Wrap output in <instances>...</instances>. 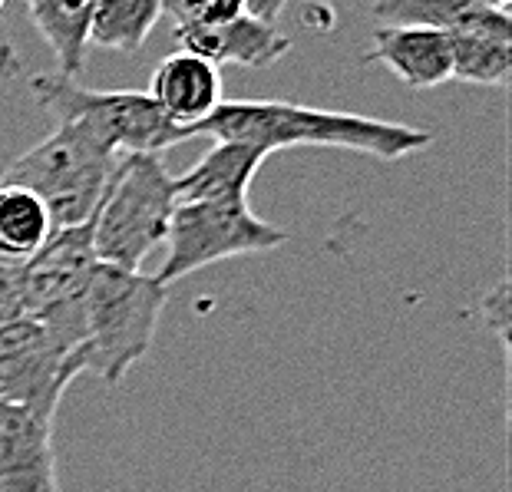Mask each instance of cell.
<instances>
[{
  "label": "cell",
  "mask_w": 512,
  "mask_h": 492,
  "mask_svg": "<svg viewBox=\"0 0 512 492\" xmlns=\"http://www.w3.org/2000/svg\"><path fill=\"white\" fill-rule=\"evenodd\" d=\"M53 222L47 209L24 189L0 185V261L24 265L50 242Z\"/></svg>",
  "instance_id": "2e32d148"
},
{
  "label": "cell",
  "mask_w": 512,
  "mask_h": 492,
  "mask_svg": "<svg viewBox=\"0 0 512 492\" xmlns=\"http://www.w3.org/2000/svg\"><path fill=\"white\" fill-rule=\"evenodd\" d=\"M24 317V265L0 261V327Z\"/></svg>",
  "instance_id": "d6986e66"
},
{
  "label": "cell",
  "mask_w": 512,
  "mask_h": 492,
  "mask_svg": "<svg viewBox=\"0 0 512 492\" xmlns=\"http://www.w3.org/2000/svg\"><path fill=\"white\" fill-rule=\"evenodd\" d=\"M195 136H212L215 142H242V146L261 149L265 156L294 146H331L384 162L407 159L433 142V133L417 126L281 100L219 103V109L205 123L195 126Z\"/></svg>",
  "instance_id": "6da1fadb"
},
{
  "label": "cell",
  "mask_w": 512,
  "mask_h": 492,
  "mask_svg": "<svg viewBox=\"0 0 512 492\" xmlns=\"http://www.w3.org/2000/svg\"><path fill=\"white\" fill-rule=\"evenodd\" d=\"M172 209H176V195L162 159L123 156L90 222L96 261L119 271H139L156 245L166 242Z\"/></svg>",
  "instance_id": "277c9868"
},
{
  "label": "cell",
  "mask_w": 512,
  "mask_h": 492,
  "mask_svg": "<svg viewBox=\"0 0 512 492\" xmlns=\"http://www.w3.org/2000/svg\"><path fill=\"white\" fill-rule=\"evenodd\" d=\"M0 492H60L53 420L0 400Z\"/></svg>",
  "instance_id": "30bf717a"
},
{
  "label": "cell",
  "mask_w": 512,
  "mask_h": 492,
  "mask_svg": "<svg viewBox=\"0 0 512 492\" xmlns=\"http://www.w3.org/2000/svg\"><path fill=\"white\" fill-rule=\"evenodd\" d=\"M176 40L182 53L202 57L205 63H212V67L235 63V67L265 70L291 50V40L281 34L278 27L248 17L245 7H242V14L222 27H205V30L182 27L176 30Z\"/></svg>",
  "instance_id": "7c38bea8"
},
{
  "label": "cell",
  "mask_w": 512,
  "mask_h": 492,
  "mask_svg": "<svg viewBox=\"0 0 512 492\" xmlns=\"http://www.w3.org/2000/svg\"><path fill=\"white\" fill-rule=\"evenodd\" d=\"M288 242V232L258 218L248 202H185L172 209L166 232V261L156 271L162 288L215 261L271 251Z\"/></svg>",
  "instance_id": "8992f818"
},
{
  "label": "cell",
  "mask_w": 512,
  "mask_h": 492,
  "mask_svg": "<svg viewBox=\"0 0 512 492\" xmlns=\"http://www.w3.org/2000/svg\"><path fill=\"white\" fill-rule=\"evenodd\" d=\"M450 80L506 90L512 76V7L470 0L450 34Z\"/></svg>",
  "instance_id": "9c48e42d"
},
{
  "label": "cell",
  "mask_w": 512,
  "mask_h": 492,
  "mask_svg": "<svg viewBox=\"0 0 512 492\" xmlns=\"http://www.w3.org/2000/svg\"><path fill=\"white\" fill-rule=\"evenodd\" d=\"M470 0H384L374 4V17L384 27H423V30H450L460 24Z\"/></svg>",
  "instance_id": "ac0fdd59"
},
{
  "label": "cell",
  "mask_w": 512,
  "mask_h": 492,
  "mask_svg": "<svg viewBox=\"0 0 512 492\" xmlns=\"http://www.w3.org/2000/svg\"><path fill=\"white\" fill-rule=\"evenodd\" d=\"M162 20V0H93L90 43L116 53H139Z\"/></svg>",
  "instance_id": "e0dca14e"
},
{
  "label": "cell",
  "mask_w": 512,
  "mask_h": 492,
  "mask_svg": "<svg viewBox=\"0 0 512 492\" xmlns=\"http://www.w3.org/2000/svg\"><path fill=\"white\" fill-rule=\"evenodd\" d=\"M119 156L100 146L80 126L57 123V129L20 152L0 176V185L24 189L47 209L53 232L90 225L103 202Z\"/></svg>",
  "instance_id": "7a4b0ae2"
},
{
  "label": "cell",
  "mask_w": 512,
  "mask_h": 492,
  "mask_svg": "<svg viewBox=\"0 0 512 492\" xmlns=\"http://www.w3.org/2000/svg\"><path fill=\"white\" fill-rule=\"evenodd\" d=\"M483 314H486V324L493 327L496 337H499V347L509 354V281H499L493 291L483 298Z\"/></svg>",
  "instance_id": "ffe728a7"
},
{
  "label": "cell",
  "mask_w": 512,
  "mask_h": 492,
  "mask_svg": "<svg viewBox=\"0 0 512 492\" xmlns=\"http://www.w3.org/2000/svg\"><path fill=\"white\" fill-rule=\"evenodd\" d=\"M30 20L40 30V37L50 43L57 57L60 76L76 80L83 73L86 47H90V20H93V0L90 4H70V0H34L27 7Z\"/></svg>",
  "instance_id": "9a60e30c"
},
{
  "label": "cell",
  "mask_w": 512,
  "mask_h": 492,
  "mask_svg": "<svg viewBox=\"0 0 512 492\" xmlns=\"http://www.w3.org/2000/svg\"><path fill=\"white\" fill-rule=\"evenodd\" d=\"M268 156L242 142H215L189 172L172 179L176 205L185 202H248V185Z\"/></svg>",
  "instance_id": "5bb4252c"
},
{
  "label": "cell",
  "mask_w": 512,
  "mask_h": 492,
  "mask_svg": "<svg viewBox=\"0 0 512 492\" xmlns=\"http://www.w3.org/2000/svg\"><path fill=\"white\" fill-rule=\"evenodd\" d=\"M83 374V354L67 351L47 327L14 317L0 327V400L57 420L63 393Z\"/></svg>",
  "instance_id": "ba28073f"
},
{
  "label": "cell",
  "mask_w": 512,
  "mask_h": 492,
  "mask_svg": "<svg viewBox=\"0 0 512 492\" xmlns=\"http://www.w3.org/2000/svg\"><path fill=\"white\" fill-rule=\"evenodd\" d=\"M90 225L53 232L30 261H24V317L57 337L67 351L83 354L86 291L96 271Z\"/></svg>",
  "instance_id": "52a82bcc"
},
{
  "label": "cell",
  "mask_w": 512,
  "mask_h": 492,
  "mask_svg": "<svg viewBox=\"0 0 512 492\" xmlns=\"http://www.w3.org/2000/svg\"><path fill=\"white\" fill-rule=\"evenodd\" d=\"M364 63H384L410 90H433L453 76L450 40L423 27H377Z\"/></svg>",
  "instance_id": "4fadbf2b"
},
{
  "label": "cell",
  "mask_w": 512,
  "mask_h": 492,
  "mask_svg": "<svg viewBox=\"0 0 512 492\" xmlns=\"http://www.w3.org/2000/svg\"><path fill=\"white\" fill-rule=\"evenodd\" d=\"M146 96L159 106V113L195 136V126L205 123L222 103L219 67L192 53H169L149 76Z\"/></svg>",
  "instance_id": "8fae6325"
},
{
  "label": "cell",
  "mask_w": 512,
  "mask_h": 492,
  "mask_svg": "<svg viewBox=\"0 0 512 492\" xmlns=\"http://www.w3.org/2000/svg\"><path fill=\"white\" fill-rule=\"evenodd\" d=\"M166 304L169 288L152 275L96 265L86 291L83 374L119 384L149 354Z\"/></svg>",
  "instance_id": "3957f363"
},
{
  "label": "cell",
  "mask_w": 512,
  "mask_h": 492,
  "mask_svg": "<svg viewBox=\"0 0 512 492\" xmlns=\"http://www.w3.org/2000/svg\"><path fill=\"white\" fill-rule=\"evenodd\" d=\"M30 93L57 123L80 126L116 156H159L192 139L189 129L159 113L146 90H90L60 73H43L30 80Z\"/></svg>",
  "instance_id": "5b68a950"
}]
</instances>
